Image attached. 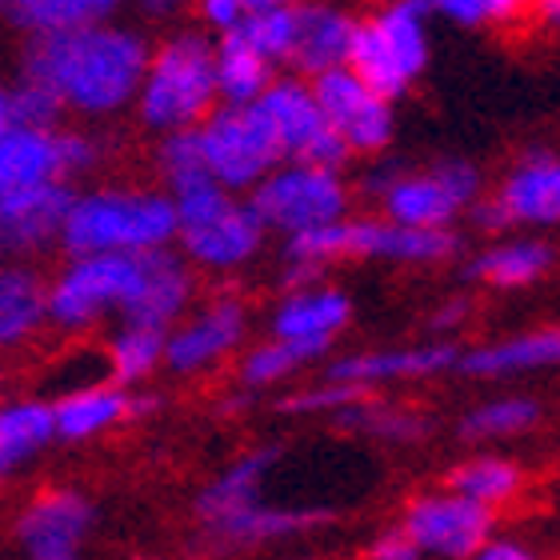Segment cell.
<instances>
[{
  "label": "cell",
  "instance_id": "6da1fadb",
  "mask_svg": "<svg viewBox=\"0 0 560 560\" xmlns=\"http://www.w3.org/2000/svg\"><path fill=\"white\" fill-rule=\"evenodd\" d=\"M144 60V36L125 24L101 21L33 36L24 48L21 77L48 89L65 113L113 117L137 101Z\"/></svg>",
  "mask_w": 560,
  "mask_h": 560
},
{
  "label": "cell",
  "instance_id": "7a4b0ae2",
  "mask_svg": "<svg viewBox=\"0 0 560 560\" xmlns=\"http://www.w3.org/2000/svg\"><path fill=\"white\" fill-rule=\"evenodd\" d=\"M176 236V209L164 188H89L72 192L57 245L84 253H149Z\"/></svg>",
  "mask_w": 560,
  "mask_h": 560
},
{
  "label": "cell",
  "instance_id": "3957f363",
  "mask_svg": "<svg viewBox=\"0 0 560 560\" xmlns=\"http://www.w3.org/2000/svg\"><path fill=\"white\" fill-rule=\"evenodd\" d=\"M132 105H137L140 120L156 132L197 129L200 120L221 105L217 57H212L209 36L176 33L161 48H149Z\"/></svg>",
  "mask_w": 560,
  "mask_h": 560
},
{
  "label": "cell",
  "instance_id": "277c9868",
  "mask_svg": "<svg viewBox=\"0 0 560 560\" xmlns=\"http://www.w3.org/2000/svg\"><path fill=\"white\" fill-rule=\"evenodd\" d=\"M453 229H409L388 217H337L328 224L292 233L284 257L304 265H337V260H397V265H441L456 257Z\"/></svg>",
  "mask_w": 560,
  "mask_h": 560
},
{
  "label": "cell",
  "instance_id": "5b68a950",
  "mask_svg": "<svg viewBox=\"0 0 560 560\" xmlns=\"http://www.w3.org/2000/svg\"><path fill=\"white\" fill-rule=\"evenodd\" d=\"M176 209V245L188 265L209 272H233L265 248V224L248 197L229 192L217 180H197L168 192Z\"/></svg>",
  "mask_w": 560,
  "mask_h": 560
},
{
  "label": "cell",
  "instance_id": "8992f818",
  "mask_svg": "<svg viewBox=\"0 0 560 560\" xmlns=\"http://www.w3.org/2000/svg\"><path fill=\"white\" fill-rule=\"evenodd\" d=\"M429 0H385L376 12L357 21L345 69L397 105L429 69Z\"/></svg>",
  "mask_w": 560,
  "mask_h": 560
},
{
  "label": "cell",
  "instance_id": "52a82bcc",
  "mask_svg": "<svg viewBox=\"0 0 560 560\" xmlns=\"http://www.w3.org/2000/svg\"><path fill=\"white\" fill-rule=\"evenodd\" d=\"M149 253L69 257V265L48 280V325L65 328V332H84V328L101 325L108 313L125 320L140 296L144 272H149Z\"/></svg>",
  "mask_w": 560,
  "mask_h": 560
},
{
  "label": "cell",
  "instance_id": "ba28073f",
  "mask_svg": "<svg viewBox=\"0 0 560 560\" xmlns=\"http://www.w3.org/2000/svg\"><path fill=\"white\" fill-rule=\"evenodd\" d=\"M388 221L409 229H453V221L480 197V168L472 161H436L424 173H376L364 180Z\"/></svg>",
  "mask_w": 560,
  "mask_h": 560
},
{
  "label": "cell",
  "instance_id": "9c48e42d",
  "mask_svg": "<svg viewBox=\"0 0 560 560\" xmlns=\"http://www.w3.org/2000/svg\"><path fill=\"white\" fill-rule=\"evenodd\" d=\"M253 212L260 217L265 233H304L316 224H328L349 212V185L345 173L320 168V164L280 161L245 192Z\"/></svg>",
  "mask_w": 560,
  "mask_h": 560
},
{
  "label": "cell",
  "instance_id": "30bf717a",
  "mask_svg": "<svg viewBox=\"0 0 560 560\" xmlns=\"http://www.w3.org/2000/svg\"><path fill=\"white\" fill-rule=\"evenodd\" d=\"M192 132L209 176L229 192H248L280 164L277 140L257 105H217Z\"/></svg>",
  "mask_w": 560,
  "mask_h": 560
},
{
  "label": "cell",
  "instance_id": "8fae6325",
  "mask_svg": "<svg viewBox=\"0 0 560 560\" xmlns=\"http://www.w3.org/2000/svg\"><path fill=\"white\" fill-rule=\"evenodd\" d=\"M257 113L269 125L272 140L280 149V161H301V164H320V168H337L345 173V164L352 161V152L345 149V140L328 129L325 113L316 105L313 84L304 77H272V84L253 101Z\"/></svg>",
  "mask_w": 560,
  "mask_h": 560
},
{
  "label": "cell",
  "instance_id": "7c38bea8",
  "mask_svg": "<svg viewBox=\"0 0 560 560\" xmlns=\"http://www.w3.org/2000/svg\"><path fill=\"white\" fill-rule=\"evenodd\" d=\"M101 156L105 152L89 132L60 129V125H52V129L12 125L0 137V192L48 185V180H72V176L93 173Z\"/></svg>",
  "mask_w": 560,
  "mask_h": 560
},
{
  "label": "cell",
  "instance_id": "4fadbf2b",
  "mask_svg": "<svg viewBox=\"0 0 560 560\" xmlns=\"http://www.w3.org/2000/svg\"><path fill=\"white\" fill-rule=\"evenodd\" d=\"M472 221L485 233H509L516 224L525 229H549L560 221V161L557 152L533 149L509 168L497 197L468 205Z\"/></svg>",
  "mask_w": 560,
  "mask_h": 560
},
{
  "label": "cell",
  "instance_id": "5bb4252c",
  "mask_svg": "<svg viewBox=\"0 0 560 560\" xmlns=\"http://www.w3.org/2000/svg\"><path fill=\"white\" fill-rule=\"evenodd\" d=\"M313 96L320 113H325L328 129L345 140V149L352 156H376L393 144L397 132V113L393 101L381 96L373 84H364L352 69H328L313 77Z\"/></svg>",
  "mask_w": 560,
  "mask_h": 560
},
{
  "label": "cell",
  "instance_id": "9a60e30c",
  "mask_svg": "<svg viewBox=\"0 0 560 560\" xmlns=\"http://www.w3.org/2000/svg\"><path fill=\"white\" fill-rule=\"evenodd\" d=\"M492 516L489 504H477L460 497V492H424L405 509V533L417 540L420 552L441 560H468L472 552L492 537Z\"/></svg>",
  "mask_w": 560,
  "mask_h": 560
},
{
  "label": "cell",
  "instance_id": "2e32d148",
  "mask_svg": "<svg viewBox=\"0 0 560 560\" xmlns=\"http://www.w3.org/2000/svg\"><path fill=\"white\" fill-rule=\"evenodd\" d=\"M69 200V180L4 188L0 192V257H33L40 248L57 245Z\"/></svg>",
  "mask_w": 560,
  "mask_h": 560
},
{
  "label": "cell",
  "instance_id": "e0dca14e",
  "mask_svg": "<svg viewBox=\"0 0 560 560\" xmlns=\"http://www.w3.org/2000/svg\"><path fill=\"white\" fill-rule=\"evenodd\" d=\"M93 528V504L72 489L40 492L16 521V537L28 560H81Z\"/></svg>",
  "mask_w": 560,
  "mask_h": 560
},
{
  "label": "cell",
  "instance_id": "ac0fdd59",
  "mask_svg": "<svg viewBox=\"0 0 560 560\" xmlns=\"http://www.w3.org/2000/svg\"><path fill=\"white\" fill-rule=\"evenodd\" d=\"M245 304L233 301V296H221V301L205 304L200 313H192L188 320H180L173 332H164V364L180 376L205 373L245 340Z\"/></svg>",
  "mask_w": 560,
  "mask_h": 560
},
{
  "label": "cell",
  "instance_id": "d6986e66",
  "mask_svg": "<svg viewBox=\"0 0 560 560\" xmlns=\"http://www.w3.org/2000/svg\"><path fill=\"white\" fill-rule=\"evenodd\" d=\"M325 525H332L328 509H280L265 497H253V501L205 521V537L221 549H257V545L301 537V533H313V528Z\"/></svg>",
  "mask_w": 560,
  "mask_h": 560
},
{
  "label": "cell",
  "instance_id": "ffe728a7",
  "mask_svg": "<svg viewBox=\"0 0 560 560\" xmlns=\"http://www.w3.org/2000/svg\"><path fill=\"white\" fill-rule=\"evenodd\" d=\"M292 16H296V28H292V52L284 69L313 81L349 60V40L357 28V16L349 9H340L332 0H301L292 4Z\"/></svg>",
  "mask_w": 560,
  "mask_h": 560
},
{
  "label": "cell",
  "instance_id": "44dd1931",
  "mask_svg": "<svg viewBox=\"0 0 560 560\" xmlns=\"http://www.w3.org/2000/svg\"><path fill=\"white\" fill-rule=\"evenodd\" d=\"M460 349L448 340H432V345H409V349H376L357 352V357H340L328 364L325 381H345L357 388L393 385V381H420V376H441L456 369Z\"/></svg>",
  "mask_w": 560,
  "mask_h": 560
},
{
  "label": "cell",
  "instance_id": "7402d4cb",
  "mask_svg": "<svg viewBox=\"0 0 560 560\" xmlns=\"http://www.w3.org/2000/svg\"><path fill=\"white\" fill-rule=\"evenodd\" d=\"M352 301L340 289L328 284H304L289 289V296L272 313V337L280 340H308L320 349H332V340L349 328Z\"/></svg>",
  "mask_w": 560,
  "mask_h": 560
},
{
  "label": "cell",
  "instance_id": "603a6c76",
  "mask_svg": "<svg viewBox=\"0 0 560 560\" xmlns=\"http://www.w3.org/2000/svg\"><path fill=\"white\" fill-rule=\"evenodd\" d=\"M560 361V332L557 328H533L521 337L497 340V345H480L472 352L456 357V369L472 381H501L513 373H537Z\"/></svg>",
  "mask_w": 560,
  "mask_h": 560
},
{
  "label": "cell",
  "instance_id": "cb8c5ba5",
  "mask_svg": "<svg viewBox=\"0 0 560 560\" xmlns=\"http://www.w3.org/2000/svg\"><path fill=\"white\" fill-rule=\"evenodd\" d=\"M48 325V280L28 265H0V352Z\"/></svg>",
  "mask_w": 560,
  "mask_h": 560
},
{
  "label": "cell",
  "instance_id": "d4e9b609",
  "mask_svg": "<svg viewBox=\"0 0 560 560\" xmlns=\"http://www.w3.org/2000/svg\"><path fill=\"white\" fill-rule=\"evenodd\" d=\"M129 420V393L125 385H84L69 388L52 405V429L60 441H89L96 432L117 429Z\"/></svg>",
  "mask_w": 560,
  "mask_h": 560
},
{
  "label": "cell",
  "instance_id": "484cf974",
  "mask_svg": "<svg viewBox=\"0 0 560 560\" xmlns=\"http://www.w3.org/2000/svg\"><path fill=\"white\" fill-rule=\"evenodd\" d=\"M552 269V248L537 236H521V241H504V245L485 248L472 265L468 280H480L489 289H533Z\"/></svg>",
  "mask_w": 560,
  "mask_h": 560
},
{
  "label": "cell",
  "instance_id": "4316f807",
  "mask_svg": "<svg viewBox=\"0 0 560 560\" xmlns=\"http://www.w3.org/2000/svg\"><path fill=\"white\" fill-rule=\"evenodd\" d=\"M57 441L52 405L45 400H12L0 409V480H9L33 456H40Z\"/></svg>",
  "mask_w": 560,
  "mask_h": 560
},
{
  "label": "cell",
  "instance_id": "83f0119b",
  "mask_svg": "<svg viewBox=\"0 0 560 560\" xmlns=\"http://www.w3.org/2000/svg\"><path fill=\"white\" fill-rule=\"evenodd\" d=\"M212 57H217V96H221V105H253L277 77L269 60L253 52L233 33H221L212 40Z\"/></svg>",
  "mask_w": 560,
  "mask_h": 560
},
{
  "label": "cell",
  "instance_id": "f1b7e54d",
  "mask_svg": "<svg viewBox=\"0 0 560 560\" xmlns=\"http://www.w3.org/2000/svg\"><path fill=\"white\" fill-rule=\"evenodd\" d=\"M125 0H12L9 16L28 36L81 28V24L113 21Z\"/></svg>",
  "mask_w": 560,
  "mask_h": 560
},
{
  "label": "cell",
  "instance_id": "f546056e",
  "mask_svg": "<svg viewBox=\"0 0 560 560\" xmlns=\"http://www.w3.org/2000/svg\"><path fill=\"white\" fill-rule=\"evenodd\" d=\"M444 480H448V489L468 497V501L497 509V504L513 501L521 492L525 472H521V465L504 460V456H472V460H460V465L448 468Z\"/></svg>",
  "mask_w": 560,
  "mask_h": 560
},
{
  "label": "cell",
  "instance_id": "4dcf8cb0",
  "mask_svg": "<svg viewBox=\"0 0 560 560\" xmlns=\"http://www.w3.org/2000/svg\"><path fill=\"white\" fill-rule=\"evenodd\" d=\"M340 424H349L357 432H369L376 441H393V444H417L432 432V420L420 417L412 409H397V405H376V400L361 397L345 405L340 412H332Z\"/></svg>",
  "mask_w": 560,
  "mask_h": 560
},
{
  "label": "cell",
  "instance_id": "1f68e13d",
  "mask_svg": "<svg viewBox=\"0 0 560 560\" xmlns=\"http://www.w3.org/2000/svg\"><path fill=\"white\" fill-rule=\"evenodd\" d=\"M108 373L117 385H140L164 364V328L125 325L108 345Z\"/></svg>",
  "mask_w": 560,
  "mask_h": 560
},
{
  "label": "cell",
  "instance_id": "d6a6232c",
  "mask_svg": "<svg viewBox=\"0 0 560 560\" xmlns=\"http://www.w3.org/2000/svg\"><path fill=\"white\" fill-rule=\"evenodd\" d=\"M545 409L533 397H497L485 400L477 409L460 417V436L465 441H492V436H521V432L537 429Z\"/></svg>",
  "mask_w": 560,
  "mask_h": 560
},
{
  "label": "cell",
  "instance_id": "836d02e7",
  "mask_svg": "<svg viewBox=\"0 0 560 560\" xmlns=\"http://www.w3.org/2000/svg\"><path fill=\"white\" fill-rule=\"evenodd\" d=\"M320 357H328V349H320V345L272 337L269 345H257V349H253L245 361H241V385H245V388L280 385V381H289V376L296 373L301 364L320 361Z\"/></svg>",
  "mask_w": 560,
  "mask_h": 560
},
{
  "label": "cell",
  "instance_id": "e575fe53",
  "mask_svg": "<svg viewBox=\"0 0 560 560\" xmlns=\"http://www.w3.org/2000/svg\"><path fill=\"white\" fill-rule=\"evenodd\" d=\"M292 28H296V16H292V4H284V9L245 12L229 33L241 36L253 52H260V57L269 60L272 69H284L292 52Z\"/></svg>",
  "mask_w": 560,
  "mask_h": 560
},
{
  "label": "cell",
  "instance_id": "d590c367",
  "mask_svg": "<svg viewBox=\"0 0 560 560\" xmlns=\"http://www.w3.org/2000/svg\"><path fill=\"white\" fill-rule=\"evenodd\" d=\"M429 4L460 28H501L525 21L533 12V0H429Z\"/></svg>",
  "mask_w": 560,
  "mask_h": 560
},
{
  "label": "cell",
  "instance_id": "8d00e7d4",
  "mask_svg": "<svg viewBox=\"0 0 560 560\" xmlns=\"http://www.w3.org/2000/svg\"><path fill=\"white\" fill-rule=\"evenodd\" d=\"M9 108H12V125H33V129H52L60 125L65 108L57 105V96L40 89V84L16 77V84L9 89Z\"/></svg>",
  "mask_w": 560,
  "mask_h": 560
},
{
  "label": "cell",
  "instance_id": "74e56055",
  "mask_svg": "<svg viewBox=\"0 0 560 560\" xmlns=\"http://www.w3.org/2000/svg\"><path fill=\"white\" fill-rule=\"evenodd\" d=\"M361 397H369V388L345 385V381H325V385L289 393V397L280 400V412H301V417H308V412H340L345 405Z\"/></svg>",
  "mask_w": 560,
  "mask_h": 560
},
{
  "label": "cell",
  "instance_id": "f35d334b",
  "mask_svg": "<svg viewBox=\"0 0 560 560\" xmlns=\"http://www.w3.org/2000/svg\"><path fill=\"white\" fill-rule=\"evenodd\" d=\"M424 552L417 549V540L405 533V528H393V533H381V537L369 545L364 560H420Z\"/></svg>",
  "mask_w": 560,
  "mask_h": 560
},
{
  "label": "cell",
  "instance_id": "ab89813d",
  "mask_svg": "<svg viewBox=\"0 0 560 560\" xmlns=\"http://www.w3.org/2000/svg\"><path fill=\"white\" fill-rule=\"evenodd\" d=\"M197 9H200V21L209 24L217 36L229 33V28L245 16V9H241L236 0H197Z\"/></svg>",
  "mask_w": 560,
  "mask_h": 560
},
{
  "label": "cell",
  "instance_id": "60d3db41",
  "mask_svg": "<svg viewBox=\"0 0 560 560\" xmlns=\"http://www.w3.org/2000/svg\"><path fill=\"white\" fill-rule=\"evenodd\" d=\"M468 560H537V552L516 545V540H485Z\"/></svg>",
  "mask_w": 560,
  "mask_h": 560
},
{
  "label": "cell",
  "instance_id": "b9f144b4",
  "mask_svg": "<svg viewBox=\"0 0 560 560\" xmlns=\"http://www.w3.org/2000/svg\"><path fill=\"white\" fill-rule=\"evenodd\" d=\"M465 313H468V304H465V301H448V304L441 308V313L432 316V328H436V332H444V328H456L460 320H465Z\"/></svg>",
  "mask_w": 560,
  "mask_h": 560
},
{
  "label": "cell",
  "instance_id": "7bdbcfd3",
  "mask_svg": "<svg viewBox=\"0 0 560 560\" xmlns=\"http://www.w3.org/2000/svg\"><path fill=\"white\" fill-rule=\"evenodd\" d=\"M185 4H188V0H140V12H144V16H152V21H168V16H176Z\"/></svg>",
  "mask_w": 560,
  "mask_h": 560
},
{
  "label": "cell",
  "instance_id": "ee69618b",
  "mask_svg": "<svg viewBox=\"0 0 560 560\" xmlns=\"http://www.w3.org/2000/svg\"><path fill=\"white\" fill-rule=\"evenodd\" d=\"M245 12H257V9H284V4H301V0H236Z\"/></svg>",
  "mask_w": 560,
  "mask_h": 560
},
{
  "label": "cell",
  "instance_id": "f6af8a7d",
  "mask_svg": "<svg viewBox=\"0 0 560 560\" xmlns=\"http://www.w3.org/2000/svg\"><path fill=\"white\" fill-rule=\"evenodd\" d=\"M12 129V108H9V89H0V137Z\"/></svg>",
  "mask_w": 560,
  "mask_h": 560
},
{
  "label": "cell",
  "instance_id": "bcb514c9",
  "mask_svg": "<svg viewBox=\"0 0 560 560\" xmlns=\"http://www.w3.org/2000/svg\"><path fill=\"white\" fill-rule=\"evenodd\" d=\"M0 385H4V373H0Z\"/></svg>",
  "mask_w": 560,
  "mask_h": 560
}]
</instances>
